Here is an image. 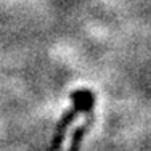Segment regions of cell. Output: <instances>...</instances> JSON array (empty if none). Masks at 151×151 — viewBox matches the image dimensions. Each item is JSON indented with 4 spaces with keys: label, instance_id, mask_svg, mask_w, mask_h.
I'll use <instances>...</instances> for the list:
<instances>
[{
    "label": "cell",
    "instance_id": "6da1fadb",
    "mask_svg": "<svg viewBox=\"0 0 151 151\" xmlns=\"http://www.w3.org/2000/svg\"><path fill=\"white\" fill-rule=\"evenodd\" d=\"M71 100H73V108L69 111L63 114V117L60 119L58 125H56V130L53 134V138H52V148L50 151H56L61 146L63 143V138H64V134H66L68 127L73 124V121L76 119L79 113H92L93 109V105H95V96H93L92 92L88 90H76L71 93Z\"/></svg>",
    "mask_w": 151,
    "mask_h": 151
},
{
    "label": "cell",
    "instance_id": "7a4b0ae2",
    "mask_svg": "<svg viewBox=\"0 0 151 151\" xmlns=\"http://www.w3.org/2000/svg\"><path fill=\"white\" fill-rule=\"evenodd\" d=\"M87 132V124L81 125V127L76 129L74 135H73V143H71V148L69 151H79V146H81V142H82V137Z\"/></svg>",
    "mask_w": 151,
    "mask_h": 151
}]
</instances>
